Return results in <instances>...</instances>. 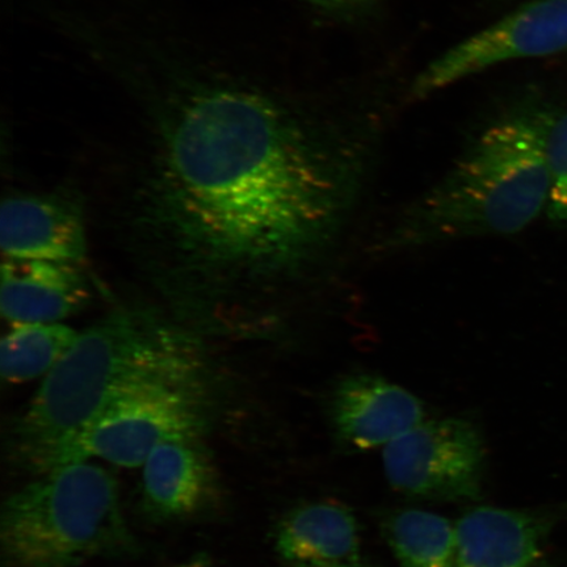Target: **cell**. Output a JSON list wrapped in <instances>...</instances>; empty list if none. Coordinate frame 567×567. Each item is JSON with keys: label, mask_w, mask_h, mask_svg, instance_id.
<instances>
[{"label": "cell", "mask_w": 567, "mask_h": 567, "mask_svg": "<svg viewBox=\"0 0 567 567\" xmlns=\"http://www.w3.org/2000/svg\"><path fill=\"white\" fill-rule=\"evenodd\" d=\"M545 147L550 175L549 217L567 224V112L547 113Z\"/></svg>", "instance_id": "cell-16"}, {"label": "cell", "mask_w": 567, "mask_h": 567, "mask_svg": "<svg viewBox=\"0 0 567 567\" xmlns=\"http://www.w3.org/2000/svg\"><path fill=\"white\" fill-rule=\"evenodd\" d=\"M133 547L117 482L92 461L42 473L0 516L4 567H78Z\"/></svg>", "instance_id": "cell-4"}, {"label": "cell", "mask_w": 567, "mask_h": 567, "mask_svg": "<svg viewBox=\"0 0 567 567\" xmlns=\"http://www.w3.org/2000/svg\"><path fill=\"white\" fill-rule=\"evenodd\" d=\"M344 179L330 148L272 99L203 89L168 120L142 217L181 279L233 293L293 271L326 243Z\"/></svg>", "instance_id": "cell-1"}, {"label": "cell", "mask_w": 567, "mask_h": 567, "mask_svg": "<svg viewBox=\"0 0 567 567\" xmlns=\"http://www.w3.org/2000/svg\"><path fill=\"white\" fill-rule=\"evenodd\" d=\"M532 567H553L550 566L549 564L545 563V561H538L536 565L532 566Z\"/></svg>", "instance_id": "cell-20"}, {"label": "cell", "mask_w": 567, "mask_h": 567, "mask_svg": "<svg viewBox=\"0 0 567 567\" xmlns=\"http://www.w3.org/2000/svg\"><path fill=\"white\" fill-rule=\"evenodd\" d=\"M0 243L7 259L80 265L87 255L80 205L55 195L6 198L0 212Z\"/></svg>", "instance_id": "cell-10"}, {"label": "cell", "mask_w": 567, "mask_h": 567, "mask_svg": "<svg viewBox=\"0 0 567 567\" xmlns=\"http://www.w3.org/2000/svg\"><path fill=\"white\" fill-rule=\"evenodd\" d=\"M390 486L413 498L476 501L487 451L477 425L463 417L425 420L382 449Z\"/></svg>", "instance_id": "cell-6"}, {"label": "cell", "mask_w": 567, "mask_h": 567, "mask_svg": "<svg viewBox=\"0 0 567 567\" xmlns=\"http://www.w3.org/2000/svg\"><path fill=\"white\" fill-rule=\"evenodd\" d=\"M382 534L401 567H453L456 524L423 509H400L382 522Z\"/></svg>", "instance_id": "cell-14"}, {"label": "cell", "mask_w": 567, "mask_h": 567, "mask_svg": "<svg viewBox=\"0 0 567 567\" xmlns=\"http://www.w3.org/2000/svg\"><path fill=\"white\" fill-rule=\"evenodd\" d=\"M559 517L557 507L474 508L456 523L453 567H532Z\"/></svg>", "instance_id": "cell-9"}, {"label": "cell", "mask_w": 567, "mask_h": 567, "mask_svg": "<svg viewBox=\"0 0 567 567\" xmlns=\"http://www.w3.org/2000/svg\"><path fill=\"white\" fill-rule=\"evenodd\" d=\"M289 567H365L363 564L359 565H343V564H292Z\"/></svg>", "instance_id": "cell-18"}, {"label": "cell", "mask_w": 567, "mask_h": 567, "mask_svg": "<svg viewBox=\"0 0 567 567\" xmlns=\"http://www.w3.org/2000/svg\"><path fill=\"white\" fill-rule=\"evenodd\" d=\"M547 113L520 112L488 127L393 233L390 245L519 233L548 207Z\"/></svg>", "instance_id": "cell-3"}, {"label": "cell", "mask_w": 567, "mask_h": 567, "mask_svg": "<svg viewBox=\"0 0 567 567\" xmlns=\"http://www.w3.org/2000/svg\"><path fill=\"white\" fill-rule=\"evenodd\" d=\"M80 332L61 323L12 324L0 344V373L11 384L47 375L60 363Z\"/></svg>", "instance_id": "cell-15"}, {"label": "cell", "mask_w": 567, "mask_h": 567, "mask_svg": "<svg viewBox=\"0 0 567 567\" xmlns=\"http://www.w3.org/2000/svg\"><path fill=\"white\" fill-rule=\"evenodd\" d=\"M169 567H215L212 566L209 563L204 561V559H195V561L184 563L175 566Z\"/></svg>", "instance_id": "cell-19"}, {"label": "cell", "mask_w": 567, "mask_h": 567, "mask_svg": "<svg viewBox=\"0 0 567 567\" xmlns=\"http://www.w3.org/2000/svg\"><path fill=\"white\" fill-rule=\"evenodd\" d=\"M565 52L567 0H528L432 61L411 83L410 97L422 101L501 63Z\"/></svg>", "instance_id": "cell-7"}, {"label": "cell", "mask_w": 567, "mask_h": 567, "mask_svg": "<svg viewBox=\"0 0 567 567\" xmlns=\"http://www.w3.org/2000/svg\"><path fill=\"white\" fill-rule=\"evenodd\" d=\"M305 2L326 16L352 19L371 11L379 0H305Z\"/></svg>", "instance_id": "cell-17"}, {"label": "cell", "mask_w": 567, "mask_h": 567, "mask_svg": "<svg viewBox=\"0 0 567 567\" xmlns=\"http://www.w3.org/2000/svg\"><path fill=\"white\" fill-rule=\"evenodd\" d=\"M275 547L290 565L363 564L357 517L338 503L315 502L290 512L275 532Z\"/></svg>", "instance_id": "cell-13"}, {"label": "cell", "mask_w": 567, "mask_h": 567, "mask_svg": "<svg viewBox=\"0 0 567 567\" xmlns=\"http://www.w3.org/2000/svg\"><path fill=\"white\" fill-rule=\"evenodd\" d=\"M198 379L200 361L187 337L157 316L120 311L78 336L45 375L13 429V446L41 473L54 452L120 396L155 382Z\"/></svg>", "instance_id": "cell-2"}, {"label": "cell", "mask_w": 567, "mask_h": 567, "mask_svg": "<svg viewBox=\"0 0 567 567\" xmlns=\"http://www.w3.org/2000/svg\"><path fill=\"white\" fill-rule=\"evenodd\" d=\"M142 471L144 505L157 519H183L204 512L217 499L218 476L202 437L163 443Z\"/></svg>", "instance_id": "cell-11"}, {"label": "cell", "mask_w": 567, "mask_h": 567, "mask_svg": "<svg viewBox=\"0 0 567 567\" xmlns=\"http://www.w3.org/2000/svg\"><path fill=\"white\" fill-rule=\"evenodd\" d=\"M89 299L87 280L75 264L7 259L2 266L0 308L11 324L59 323Z\"/></svg>", "instance_id": "cell-12"}, {"label": "cell", "mask_w": 567, "mask_h": 567, "mask_svg": "<svg viewBox=\"0 0 567 567\" xmlns=\"http://www.w3.org/2000/svg\"><path fill=\"white\" fill-rule=\"evenodd\" d=\"M198 389L196 380L155 382L132 390L54 452L41 474L95 460L142 467L163 443L202 437L207 423Z\"/></svg>", "instance_id": "cell-5"}, {"label": "cell", "mask_w": 567, "mask_h": 567, "mask_svg": "<svg viewBox=\"0 0 567 567\" xmlns=\"http://www.w3.org/2000/svg\"><path fill=\"white\" fill-rule=\"evenodd\" d=\"M330 415L338 441L353 451L385 449L427 420L417 396L372 374L340 381L331 396Z\"/></svg>", "instance_id": "cell-8"}]
</instances>
